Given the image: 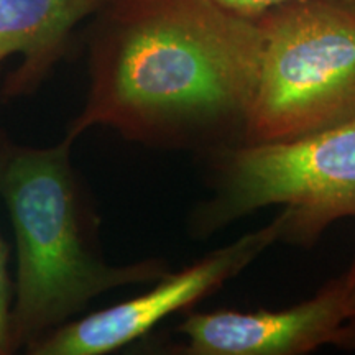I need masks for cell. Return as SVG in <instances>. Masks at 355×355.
Here are the masks:
<instances>
[{"label": "cell", "instance_id": "1", "mask_svg": "<svg viewBox=\"0 0 355 355\" xmlns=\"http://www.w3.org/2000/svg\"><path fill=\"white\" fill-rule=\"evenodd\" d=\"M89 32V89L64 139L92 127L204 155L243 144L261 55L257 20L217 0H105Z\"/></svg>", "mask_w": 355, "mask_h": 355}, {"label": "cell", "instance_id": "2", "mask_svg": "<svg viewBox=\"0 0 355 355\" xmlns=\"http://www.w3.org/2000/svg\"><path fill=\"white\" fill-rule=\"evenodd\" d=\"M73 144H17L0 130V198L17 243L12 337L15 352L83 313L115 288L152 285L168 272L159 259L109 265L99 216L71 162Z\"/></svg>", "mask_w": 355, "mask_h": 355}, {"label": "cell", "instance_id": "3", "mask_svg": "<svg viewBox=\"0 0 355 355\" xmlns=\"http://www.w3.org/2000/svg\"><path fill=\"white\" fill-rule=\"evenodd\" d=\"M214 198L193 229L217 232L268 206H283L285 241L311 247L334 222L355 217V117L293 139L239 144L207 153Z\"/></svg>", "mask_w": 355, "mask_h": 355}, {"label": "cell", "instance_id": "4", "mask_svg": "<svg viewBox=\"0 0 355 355\" xmlns=\"http://www.w3.org/2000/svg\"><path fill=\"white\" fill-rule=\"evenodd\" d=\"M261 55L243 144L293 139L355 117V6L293 0L257 19Z\"/></svg>", "mask_w": 355, "mask_h": 355}, {"label": "cell", "instance_id": "5", "mask_svg": "<svg viewBox=\"0 0 355 355\" xmlns=\"http://www.w3.org/2000/svg\"><path fill=\"white\" fill-rule=\"evenodd\" d=\"M286 212L180 272H168L144 295L68 321L25 347L30 355H105L148 334L171 314L212 295L283 237Z\"/></svg>", "mask_w": 355, "mask_h": 355}, {"label": "cell", "instance_id": "6", "mask_svg": "<svg viewBox=\"0 0 355 355\" xmlns=\"http://www.w3.org/2000/svg\"><path fill=\"white\" fill-rule=\"evenodd\" d=\"M186 355H303L322 345L354 349L339 278L285 309L191 313L178 327Z\"/></svg>", "mask_w": 355, "mask_h": 355}, {"label": "cell", "instance_id": "7", "mask_svg": "<svg viewBox=\"0 0 355 355\" xmlns=\"http://www.w3.org/2000/svg\"><path fill=\"white\" fill-rule=\"evenodd\" d=\"M105 0H0V64L21 58L8 74L2 99L33 94L69 50L74 30Z\"/></svg>", "mask_w": 355, "mask_h": 355}, {"label": "cell", "instance_id": "8", "mask_svg": "<svg viewBox=\"0 0 355 355\" xmlns=\"http://www.w3.org/2000/svg\"><path fill=\"white\" fill-rule=\"evenodd\" d=\"M13 283L8 273V248L0 235V355L17 354L12 337Z\"/></svg>", "mask_w": 355, "mask_h": 355}, {"label": "cell", "instance_id": "9", "mask_svg": "<svg viewBox=\"0 0 355 355\" xmlns=\"http://www.w3.org/2000/svg\"><path fill=\"white\" fill-rule=\"evenodd\" d=\"M217 2L225 8H229V10L239 13V15L257 20L261 13L270 10L272 7L282 6V3L286 2H293V0H217ZM339 2L354 3L355 6V0H339Z\"/></svg>", "mask_w": 355, "mask_h": 355}, {"label": "cell", "instance_id": "10", "mask_svg": "<svg viewBox=\"0 0 355 355\" xmlns=\"http://www.w3.org/2000/svg\"><path fill=\"white\" fill-rule=\"evenodd\" d=\"M340 288H343V298L345 306V314H347V321L350 332H352L354 349H355V255L352 263L347 268V272L339 277Z\"/></svg>", "mask_w": 355, "mask_h": 355}]
</instances>
